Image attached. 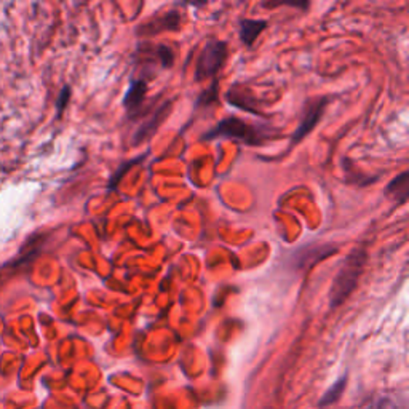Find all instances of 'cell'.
<instances>
[{
    "mask_svg": "<svg viewBox=\"0 0 409 409\" xmlns=\"http://www.w3.org/2000/svg\"><path fill=\"white\" fill-rule=\"evenodd\" d=\"M339 251V246L329 245V243H322V245H308L301 248L299 251L295 253L292 256V264L296 265V269H308L318 261L329 258L331 254Z\"/></svg>",
    "mask_w": 409,
    "mask_h": 409,
    "instance_id": "52a82bcc",
    "label": "cell"
},
{
    "mask_svg": "<svg viewBox=\"0 0 409 409\" xmlns=\"http://www.w3.org/2000/svg\"><path fill=\"white\" fill-rule=\"evenodd\" d=\"M345 384H347V378L344 375V378H341L339 380H337L333 387H329V390L326 392L322 398H320V406H328V405H331V403L339 400L341 395L344 394Z\"/></svg>",
    "mask_w": 409,
    "mask_h": 409,
    "instance_id": "8fae6325",
    "label": "cell"
},
{
    "mask_svg": "<svg viewBox=\"0 0 409 409\" xmlns=\"http://www.w3.org/2000/svg\"><path fill=\"white\" fill-rule=\"evenodd\" d=\"M368 262V253L366 248L357 246L349 256L345 258V261L342 262V267L333 280V286L329 291V304L331 307L336 308L339 307L342 302L349 299L355 288L358 286L362 275L364 272Z\"/></svg>",
    "mask_w": 409,
    "mask_h": 409,
    "instance_id": "6da1fadb",
    "label": "cell"
},
{
    "mask_svg": "<svg viewBox=\"0 0 409 409\" xmlns=\"http://www.w3.org/2000/svg\"><path fill=\"white\" fill-rule=\"evenodd\" d=\"M141 160H142V158H136V160H133V162H128V163H124V165H121V171H119V174H114L112 181H110V189H114V187H117V186H119V182H120V179H121V176H124V171L130 170V167H131L133 163L141 162Z\"/></svg>",
    "mask_w": 409,
    "mask_h": 409,
    "instance_id": "9a60e30c",
    "label": "cell"
},
{
    "mask_svg": "<svg viewBox=\"0 0 409 409\" xmlns=\"http://www.w3.org/2000/svg\"><path fill=\"white\" fill-rule=\"evenodd\" d=\"M69 98H70V90H69V87H64L63 90H61V95H59V98H58V117L61 114H63V109L68 106V101H69Z\"/></svg>",
    "mask_w": 409,
    "mask_h": 409,
    "instance_id": "5bb4252c",
    "label": "cell"
},
{
    "mask_svg": "<svg viewBox=\"0 0 409 409\" xmlns=\"http://www.w3.org/2000/svg\"><path fill=\"white\" fill-rule=\"evenodd\" d=\"M228 43L224 40H218V38H208L200 52V57L197 59L195 74H193L195 82L218 77L219 70L223 69L225 59H228Z\"/></svg>",
    "mask_w": 409,
    "mask_h": 409,
    "instance_id": "3957f363",
    "label": "cell"
},
{
    "mask_svg": "<svg viewBox=\"0 0 409 409\" xmlns=\"http://www.w3.org/2000/svg\"><path fill=\"white\" fill-rule=\"evenodd\" d=\"M171 109H173V101L168 99V101H163L158 107H156L154 112L146 115V119L141 121L140 126H137L136 131H135V135H133L131 144L137 146L140 142H144L149 140V137H152L154 133L158 130V126L162 125L165 120H167V117L171 112Z\"/></svg>",
    "mask_w": 409,
    "mask_h": 409,
    "instance_id": "277c9868",
    "label": "cell"
},
{
    "mask_svg": "<svg viewBox=\"0 0 409 409\" xmlns=\"http://www.w3.org/2000/svg\"><path fill=\"white\" fill-rule=\"evenodd\" d=\"M326 104H328V98H315L311 99V101H307L306 107H304L302 119L299 121V125H297L295 135H292V144L301 142L304 137L317 126L320 119H322V115L325 114Z\"/></svg>",
    "mask_w": 409,
    "mask_h": 409,
    "instance_id": "5b68a950",
    "label": "cell"
},
{
    "mask_svg": "<svg viewBox=\"0 0 409 409\" xmlns=\"http://www.w3.org/2000/svg\"><path fill=\"white\" fill-rule=\"evenodd\" d=\"M385 193L390 198H394L396 203H406L408 195H409V174L408 171H403L400 176H396L395 179H392V182L387 186Z\"/></svg>",
    "mask_w": 409,
    "mask_h": 409,
    "instance_id": "30bf717a",
    "label": "cell"
},
{
    "mask_svg": "<svg viewBox=\"0 0 409 409\" xmlns=\"http://www.w3.org/2000/svg\"><path fill=\"white\" fill-rule=\"evenodd\" d=\"M274 136L275 133H272L270 128L267 130L265 126L251 125L237 117H228L218 121L211 130L204 133L202 140H239L246 146H262L265 144V141H269Z\"/></svg>",
    "mask_w": 409,
    "mask_h": 409,
    "instance_id": "7a4b0ae2",
    "label": "cell"
},
{
    "mask_svg": "<svg viewBox=\"0 0 409 409\" xmlns=\"http://www.w3.org/2000/svg\"><path fill=\"white\" fill-rule=\"evenodd\" d=\"M146 95H147L146 79H142V77H140V79H131L128 90H126L125 98H124V107L130 120H137L141 117V110L146 103Z\"/></svg>",
    "mask_w": 409,
    "mask_h": 409,
    "instance_id": "8992f818",
    "label": "cell"
},
{
    "mask_svg": "<svg viewBox=\"0 0 409 409\" xmlns=\"http://www.w3.org/2000/svg\"><path fill=\"white\" fill-rule=\"evenodd\" d=\"M218 88H219V82L218 77H214L211 87L208 90H204L200 98L197 99V106H208V104H213L218 101Z\"/></svg>",
    "mask_w": 409,
    "mask_h": 409,
    "instance_id": "4fadbf2b",
    "label": "cell"
},
{
    "mask_svg": "<svg viewBox=\"0 0 409 409\" xmlns=\"http://www.w3.org/2000/svg\"><path fill=\"white\" fill-rule=\"evenodd\" d=\"M269 23L265 20H241L240 21V38L246 47H251L256 38L262 34Z\"/></svg>",
    "mask_w": 409,
    "mask_h": 409,
    "instance_id": "9c48e42d",
    "label": "cell"
},
{
    "mask_svg": "<svg viewBox=\"0 0 409 409\" xmlns=\"http://www.w3.org/2000/svg\"><path fill=\"white\" fill-rule=\"evenodd\" d=\"M152 52L156 53V58L162 68H173L174 64V53L173 50L167 45H156L152 47Z\"/></svg>",
    "mask_w": 409,
    "mask_h": 409,
    "instance_id": "7c38bea8",
    "label": "cell"
},
{
    "mask_svg": "<svg viewBox=\"0 0 409 409\" xmlns=\"http://www.w3.org/2000/svg\"><path fill=\"white\" fill-rule=\"evenodd\" d=\"M181 24V15L179 12H167L160 16H156L147 23L137 27V36L141 37H151L157 36L160 32L165 31H178Z\"/></svg>",
    "mask_w": 409,
    "mask_h": 409,
    "instance_id": "ba28073f",
    "label": "cell"
}]
</instances>
